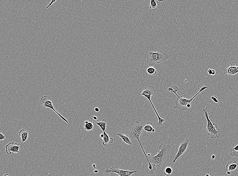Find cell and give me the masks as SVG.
I'll use <instances>...</instances> for the list:
<instances>
[{
  "label": "cell",
  "instance_id": "6da1fadb",
  "mask_svg": "<svg viewBox=\"0 0 238 176\" xmlns=\"http://www.w3.org/2000/svg\"><path fill=\"white\" fill-rule=\"evenodd\" d=\"M208 88V87L202 84L198 85V88L199 91L191 99H187L183 97L182 96H178L177 92L179 90V88L177 86H173L169 88L168 90L169 92L174 93L177 97L175 102V106H173V108L179 110L181 111H187L191 108V104L194 98L200 93Z\"/></svg>",
  "mask_w": 238,
  "mask_h": 176
},
{
  "label": "cell",
  "instance_id": "cb8c5ba5",
  "mask_svg": "<svg viewBox=\"0 0 238 176\" xmlns=\"http://www.w3.org/2000/svg\"><path fill=\"white\" fill-rule=\"evenodd\" d=\"M211 99L214 102L216 103H219V100L218 99H217V97L216 96H214L211 97Z\"/></svg>",
  "mask_w": 238,
  "mask_h": 176
},
{
  "label": "cell",
  "instance_id": "484cf974",
  "mask_svg": "<svg viewBox=\"0 0 238 176\" xmlns=\"http://www.w3.org/2000/svg\"><path fill=\"white\" fill-rule=\"evenodd\" d=\"M6 136L2 133L1 132L0 133V140L1 141H3L6 139Z\"/></svg>",
  "mask_w": 238,
  "mask_h": 176
},
{
  "label": "cell",
  "instance_id": "30bf717a",
  "mask_svg": "<svg viewBox=\"0 0 238 176\" xmlns=\"http://www.w3.org/2000/svg\"><path fill=\"white\" fill-rule=\"evenodd\" d=\"M224 74H227L229 76H233L238 73V65L235 61L232 62L230 65L226 69L223 70Z\"/></svg>",
  "mask_w": 238,
  "mask_h": 176
},
{
  "label": "cell",
  "instance_id": "ac0fdd59",
  "mask_svg": "<svg viewBox=\"0 0 238 176\" xmlns=\"http://www.w3.org/2000/svg\"><path fill=\"white\" fill-rule=\"evenodd\" d=\"M230 155L232 157H238V145L234 147L231 148L230 151Z\"/></svg>",
  "mask_w": 238,
  "mask_h": 176
},
{
  "label": "cell",
  "instance_id": "4316f807",
  "mask_svg": "<svg viewBox=\"0 0 238 176\" xmlns=\"http://www.w3.org/2000/svg\"><path fill=\"white\" fill-rule=\"evenodd\" d=\"M95 111L96 112H99L100 111V109L98 107H95Z\"/></svg>",
  "mask_w": 238,
  "mask_h": 176
},
{
  "label": "cell",
  "instance_id": "d6986e66",
  "mask_svg": "<svg viewBox=\"0 0 238 176\" xmlns=\"http://www.w3.org/2000/svg\"><path fill=\"white\" fill-rule=\"evenodd\" d=\"M105 120H103L101 122H97L96 123L97 125L99 126L100 129H101L103 132L106 131L107 123L104 121Z\"/></svg>",
  "mask_w": 238,
  "mask_h": 176
},
{
  "label": "cell",
  "instance_id": "5bb4252c",
  "mask_svg": "<svg viewBox=\"0 0 238 176\" xmlns=\"http://www.w3.org/2000/svg\"><path fill=\"white\" fill-rule=\"evenodd\" d=\"M116 135L122 139L123 141L127 144L130 145H132L133 143L131 140H130L128 134H125L122 133H118L116 134Z\"/></svg>",
  "mask_w": 238,
  "mask_h": 176
},
{
  "label": "cell",
  "instance_id": "3957f363",
  "mask_svg": "<svg viewBox=\"0 0 238 176\" xmlns=\"http://www.w3.org/2000/svg\"><path fill=\"white\" fill-rule=\"evenodd\" d=\"M143 127L144 125L143 123H140L138 121H134L130 125L129 134H128V135L131 139L138 141L142 150L146 158L148 161L149 165L148 169H150V170H151L153 168V166L150 163L149 161L147 155L146 154L140 141V136L142 134Z\"/></svg>",
  "mask_w": 238,
  "mask_h": 176
},
{
  "label": "cell",
  "instance_id": "9c48e42d",
  "mask_svg": "<svg viewBox=\"0 0 238 176\" xmlns=\"http://www.w3.org/2000/svg\"><path fill=\"white\" fill-rule=\"evenodd\" d=\"M190 141L189 139H186L185 141L182 142L178 147V150L177 154L175 155L174 159L173 161V163H175L182 155L186 154L188 146L189 145Z\"/></svg>",
  "mask_w": 238,
  "mask_h": 176
},
{
  "label": "cell",
  "instance_id": "9a60e30c",
  "mask_svg": "<svg viewBox=\"0 0 238 176\" xmlns=\"http://www.w3.org/2000/svg\"><path fill=\"white\" fill-rule=\"evenodd\" d=\"M29 135L28 131L24 129H22L20 131L18 136L21 137L22 142L24 143L26 142L28 139Z\"/></svg>",
  "mask_w": 238,
  "mask_h": 176
},
{
  "label": "cell",
  "instance_id": "8fae6325",
  "mask_svg": "<svg viewBox=\"0 0 238 176\" xmlns=\"http://www.w3.org/2000/svg\"><path fill=\"white\" fill-rule=\"evenodd\" d=\"M20 148L19 144L14 142H11L5 146L6 152L8 154H11L12 153L19 154Z\"/></svg>",
  "mask_w": 238,
  "mask_h": 176
},
{
  "label": "cell",
  "instance_id": "f546056e",
  "mask_svg": "<svg viewBox=\"0 0 238 176\" xmlns=\"http://www.w3.org/2000/svg\"><path fill=\"white\" fill-rule=\"evenodd\" d=\"M231 173H232L230 172V171H228L227 172V174L228 175H231Z\"/></svg>",
  "mask_w": 238,
  "mask_h": 176
},
{
  "label": "cell",
  "instance_id": "44dd1931",
  "mask_svg": "<svg viewBox=\"0 0 238 176\" xmlns=\"http://www.w3.org/2000/svg\"><path fill=\"white\" fill-rule=\"evenodd\" d=\"M158 5L155 0H151L150 6V9L155 11L157 10L158 8Z\"/></svg>",
  "mask_w": 238,
  "mask_h": 176
},
{
  "label": "cell",
  "instance_id": "f1b7e54d",
  "mask_svg": "<svg viewBox=\"0 0 238 176\" xmlns=\"http://www.w3.org/2000/svg\"><path fill=\"white\" fill-rule=\"evenodd\" d=\"M215 157H215V155H212L211 156V159L212 160L214 159H215Z\"/></svg>",
  "mask_w": 238,
  "mask_h": 176
},
{
  "label": "cell",
  "instance_id": "d6a6232c",
  "mask_svg": "<svg viewBox=\"0 0 238 176\" xmlns=\"http://www.w3.org/2000/svg\"><path fill=\"white\" fill-rule=\"evenodd\" d=\"M92 167L96 169V165L95 164H93L92 165Z\"/></svg>",
  "mask_w": 238,
  "mask_h": 176
},
{
  "label": "cell",
  "instance_id": "e0dca14e",
  "mask_svg": "<svg viewBox=\"0 0 238 176\" xmlns=\"http://www.w3.org/2000/svg\"><path fill=\"white\" fill-rule=\"evenodd\" d=\"M154 126L153 123L150 122H148L144 126L143 129L146 132H152L153 129H154Z\"/></svg>",
  "mask_w": 238,
  "mask_h": 176
},
{
  "label": "cell",
  "instance_id": "4dcf8cb0",
  "mask_svg": "<svg viewBox=\"0 0 238 176\" xmlns=\"http://www.w3.org/2000/svg\"><path fill=\"white\" fill-rule=\"evenodd\" d=\"M93 172H94V173H97L98 172H99V171H98L97 170H95Z\"/></svg>",
  "mask_w": 238,
  "mask_h": 176
},
{
  "label": "cell",
  "instance_id": "8992f818",
  "mask_svg": "<svg viewBox=\"0 0 238 176\" xmlns=\"http://www.w3.org/2000/svg\"><path fill=\"white\" fill-rule=\"evenodd\" d=\"M168 55L164 52H150L146 57V61L149 65L153 66L155 64L168 60Z\"/></svg>",
  "mask_w": 238,
  "mask_h": 176
},
{
  "label": "cell",
  "instance_id": "ba28073f",
  "mask_svg": "<svg viewBox=\"0 0 238 176\" xmlns=\"http://www.w3.org/2000/svg\"><path fill=\"white\" fill-rule=\"evenodd\" d=\"M104 172L107 174L110 173H115L118 176H131L134 173L137 172V171H130L128 170H120L117 168L112 167L110 168H106L104 170Z\"/></svg>",
  "mask_w": 238,
  "mask_h": 176
},
{
  "label": "cell",
  "instance_id": "7c38bea8",
  "mask_svg": "<svg viewBox=\"0 0 238 176\" xmlns=\"http://www.w3.org/2000/svg\"><path fill=\"white\" fill-rule=\"evenodd\" d=\"M100 140L102 141L103 145L105 146L108 144H113V139L110 138L106 131H104L103 133L100 134Z\"/></svg>",
  "mask_w": 238,
  "mask_h": 176
},
{
  "label": "cell",
  "instance_id": "5b68a950",
  "mask_svg": "<svg viewBox=\"0 0 238 176\" xmlns=\"http://www.w3.org/2000/svg\"><path fill=\"white\" fill-rule=\"evenodd\" d=\"M202 111L207 121L206 132L211 139L219 138L220 136V133L216 129L218 127L216 124L213 123V121L211 119H209L207 108H205L203 109Z\"/></svg>",
  "mask_w": 238,
  "mask_h": 176
},
{
  "label": "cell",
  "instance_id": "1f68e13d",
  "mask_svg": "<svg viewBox=\"0 0 238 176\" xmlns=\"http://www.w3.org/2000/svg\"><path fill=\"white\" fill-rule=\"evenodd\" d=\"M157 1L159 2H161L162 1H166V0H157Z\"/></svg>",
  "mask_w": 238,
  "mask_h": 176
},
{
  "label": "cell",
  "instance_id": "277c9868",
  "mask_svg": "<svg viewBox=\"0 0 238 176\" xmlns=\"http://www.w3.org/2000/svg\"><path fill=\"white\" fill-rule=\"evenodd\" d=\"M156 93V91L155 88L152 86L149 85L144 88L142 92L141 93V95L147 98L150 102L156 115L157 116L158 120V122L157 123V125L158 126H161L165 121V120L161 117V116H159L156 109L155 108L154 105L152 103L151 99L152 97L155 96Z\"/></svg>",
  "mask_w": 238,
  "mask_h": 176
},
{
  "label": "cell",
  "instance_id": "d4e9b609",
  "mask_svg": "<svg viewBox=\"0 0 238 176\" xmlns=\"http://www.w3.org/2000/svg\"><path fill=\"white\" fill-rule=\"evenodd\" d=\"M57 1V0H52L51 2H50L49 4L48 5V6H47L46 8V9H49V8L50 7V6H52V4L55 3V2Z\"/></svg>",
  "mask_w": 238,
  "mask_h": 176
},
{
  "label": "cell",
  "instance_id": "7402d4cb",
  "mask_svg": "<svg viewBox=\"0 0 238 176\" xmlns=\"http://www.w3.org/2000/svg\"><path fill=\"white\" fill-rule=\"evenodd\" d=\"M173 172V170L171 167H166L164 171V174L166 176H170Z\"/></svg>",
  "mask_w": 238,
  "mask_h": 176
},
{
  "label": "cell",
  "instance_id": "52a82bcc",
  "mask_svg": "<svg viewBox=\"0 0 238 176\" xmlns=\"http://www.w3.org/2000/svg\"><path fill=\"white\" fill-rule=\"evenodd\" d=\"M40 102L41 104L43 107L45 108H48L52 109L62 119L68 124V121L59 113L56 109H55L53 105V101L51 97L47 96H44L40 99Z\"/></svg>",
  "mask_w": 238,
  "mask_h": 176
},
{
  "label": "cell",
  "instance_id": "4fadbf2b",
  "mask_svg": "<svg viewBox=\"0 0 238 176\" xmlns=\"http://www.w3.org/2000/svg\"><path fill=\"white\" fill-rule=\"evenodd\" d=\"M238 166V163L237 161H232L228 162L226 166V172L233 171L236 170Z\"/></svg>",
  "mask_w": 238,
  "mask_h": 176
},
{
  "label": "cell",
  "instance_id": "ffe728a7",
  "mask_svg": "<svg viewBox=\"0 0 238 176\" xmlns=\"http://www.w3.org/2000/svg\"><path fill=\"white\" fill-rule=\"evenodd\" d=\"M146 72L148 74L151 75L152 76H155L157 73V70L153 67H150L148 68L146 70Z\"/></svg>",
  "mask_w": 238,
  "mask_h": 176
},
{
  "label": "cell",
  "instance_id": "7a4b0ae2",
  "mask_svg": "<svg viewBox=\"0 0 238 176\" xmlns=\"http://www.w3.org/2000/svg\"><path fill=\"white\" fill-rule=\"evenodd\" d=\"M159 148L161 150L157 151L156 155H151L148 157L150 163L153 165L160 168L165 165L170 160L169 153L171 146L170 145H164L160 146Z\"/></svg>",
  "mask_w": 238,
  "mask_h": 176
},
{
  "label": "cell",
  "instance_id": "836d02e7",
  "mask_svg": "<svg viewBox=\"0 0 238 176\" xmlns=\"http://www.w3.org/2000/svg\"><path fill=\"white\" fill-rule=\"evenodd\" d=\"M155 129H153V130L152 132H155Z\"/></svg>",
  "mask_w": 238,
  "mask_h": 176
},
{
  "label": "cell",
  "instance_id": "e575fe53",
  "mask_svg": "<svg viewBox=\"0 0 238 176\" xmlns=\"http://www.w3.org/2000/svg\"><path fill=\"white\" fill-rule=\"evenodd\" d=\"M6 175L10 176V175H9V174H6V175H4V176H6Z\"/></svg>",
  "mask_w": 238,
  "mask_h": 176
},
{
  "label": "cell",
  "instance_id": "83f0119b",
  "mask_svg": "<svg viewBox=\"0 0 238 176\" xmlns=\"http://www.w3.org/2000/svg\"><path fill=\"white\" fill-rule=\"evenodd\" d=\"M92 117V118H93L95 120H97V116H92V117Z\"/></svg>",
  "mask_w": 238,
  "mask_h": 176
},
{
  "label": "cell",
  "instance_id": "2e32d148",
  "mask_svg": "<svg viewBox=\"0 0 238 176\" xmlns=\"http://www.w3.org/2000/svg\"><path fill=\"white\" fill-rule=\"evenodd\" d=\"M83 126L85 129L89 131L93 130L94 128L93 121L92 120L86 121L83 123Z\"/></svg>",
  "mask_w": 238,
  "mask_h": 176
},
{
  "label": "cell",
  "instance_id": "603a6c76",
  "mask_svg": "<svg viewBox=\"0 0 238 176\" xmlns=\"http://www.w3.org/2000/svg\"><path fill=\"white\" fill-rule=\"evenodd\" d=\"M208 73L209 75L214 76L216 74V72L214 70L210 69H210L208 70Z\"/></svg>",
  "mask_w": 238,
  "mask_h": 176
}]
</instances>
